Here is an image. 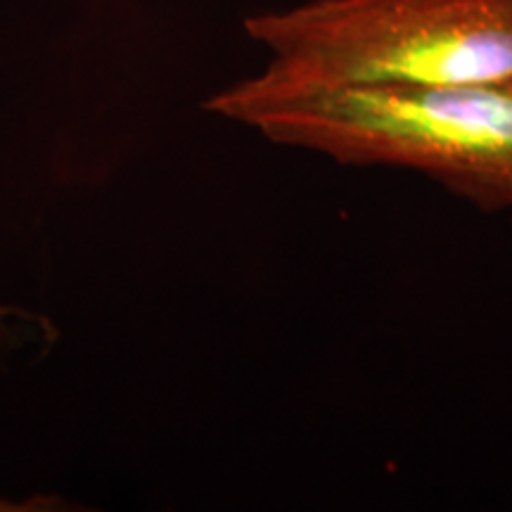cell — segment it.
<instances>
[{"mask_svg": "<svg viewBox=\"0 0 512 512\" xmlns=\"http://www.w3.org/2000/svg\"><path fill=\"white\" fill-rule=\"evenodd\" d=\"M242 27L266 67L211 100L512 79V0H306Z\"/></svg>", "mask_w": 512, "mask_h": 512, "instance_id": "obj_1", "label": "cell"}, {"mask_svg": "<svg viewBox=\"0 0 512 512\" xmlns=\"http://www.w3.org/2000/svg\"><path fill=\"white\" fill-rule=\"evenodd\" d=\"M204 110L342 166L413 171L489 214L512 209V79L209 98Z\"/></svg>", "mask_w": 512, "mask_h": 512, "instance_id": "obj_2", "label": "cell"}, {"mask_svg": "<svg viewBox=\"0 0 512 512\" xmlns=\"http://www.w3.org/2000/svg\"><path fill=\"white\" fill-rule=\"evenodd\" d=\"M60 510H76V505H69L60 496L53 494H36L22 501L15 498L0 496V512H60Z\"/></svg>", "mask_w": 512, "mask_h": 512, "instance_id": "obj_3", "label": "cell"}, {"mask_svg": "<svg viewBox=\"0 0 512 512\" xmlns=\"http://www.w3.org/2000/svg\"><path fill=\"white\" fill-rule=\"evenodd\" d=\"M12 316H19V313L15 309H8V306H0V320L12 318Z\"/></svg>", "mask_w": 512, "mask_h": 512, "instance_id": "obj_4", "label": "cell"}]
</instances>
